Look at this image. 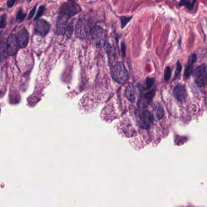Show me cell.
<instances>
[{"instance_id": "cell-1", "label": "cell", "mask_w": 207, "mask_h": 207, "mask_svg": "<svg viewBox=\"0 0 207 207\" xmlns=\"http://www.w3.org/2000/svg\"><path fill=\"white\" fill-rule=\"evenodd\" d=\"M112 78L117 83L125 84L128 79V72L124 65L121 62H118L113 65L111 69Z\"/></svg>"}, {"instance_id": "cell-2", "label": "cell", "mask_w": 207, "mask_h": 207, "mask_svg": "<svg viewBox=\"0 0 207 207\" xmlns=\"http://www.w3.org/2000/svg\"><path fill=\"white\" fill-rule=\"evenodd\" d=\"M106 38V32L102 27L96 26L92 29L91 31V40L94 45L97 47H102L105 44Z\"/></svg>"}, {"instance_id": "cell-3", "label": "cell", "mask_w": 207, "mask_h": 207, "mask_svg": "<svg viewBox=\"0 0 207 207\" xmlns=\"http://www.w3.org/2000/svg\"><path fill=\"white\" fill-rule=\"evenodd\" d=\"M193 77L195 83L200 87L207 84V69L204 65L197 67L193 72Z\"/></svg>"}, {"instance_id": "cell-4", "label": "cell", "mask_w": 207, "mask_h": 207, "mask_svg": "<svg viewBox=\"0 0 207 207\" xmlns=\"http://www.w3.org/2000/svg\"><path fill=\"white\" fill-rule=\"evenodd\" d=\"M89 32L90 29L88 22L83 18L79 19L75 26V35L77 37L81 39H86L88 38Z\"/></svg>"}, {"instance_id": "cell-5", "label": "cell", "mask_w": 207, "mask_h": 207, "mask_svg": "<svg viewBox=\"0 0 207 207\" xmlns=\"http://www.w3.org/2000/svg\"><path fill=\"white\" fill-rule=\"evenodd\" d=\"M80 10L81 9L79 5L74 1L64 3L61 5L59 14L66 15L70 18L77 14Z\"/></svg>"}, {"instance_id": "cell-6", "label": "cell", "mask_w": 207, "mask_h": 207, "mask_svg": "<svg viewBox=\"0 0 207 207\" xmlns=\"http://www.w3.org/2000/svg\"><path fill=\"white\" fill-rule=\"evenodd\" d=\"M70 19L66 15L59 14L57 21L56 34L63 35L67 31L68 28V20Z\"/></svg>"}, {"instance_id": "cell-7", "label": "cell", "mask_w": 207, "mask_h": 207, "mask_svg": "<svg viewBox=\"0 0 207 207\" xmlns=\"http://www.w3.org/2000/svg\"><path fill=\"white\" fill-rule=\"evenodd\" d=\"M153 115L150 111L145 110L140 114V124L139 126L145 130L151 127L153 122Z\"/></svg>"}, {"instance_id": "cell-8", "label": "cell", "mask_w": 207, "mask_h": 207, "mask_svg": "<svg viewBox=\"0 0 207 207\" xmlns=\"http://www.w3.org/2000/svg\"><path fill=\"white\" fill-rule=\"evenodd\" d=\"M51 25L44 20H39L37 21L35 26V32L42 37L48 33L50 31Z\"/></svg>"}, {"instance_id": "cell-9", "label": "cell", "mask_w": 207, "mask_h": 207, "mask_svg": "<svg viewBox=\"0 0 207 207\" xmlns=\"http://www.w3.org/2000/svg\"><path fill=\"white\" fill-rule=\"evenodd\" d=\"M7 48L8 55L9 56H14L15 55L17 51L18 46V40L16 35L14 34H10L7 39Z\"/></svg>"}, {"instance_id": "cell-10", "label": "cell", "mask_w": 207, "mask_h": 207, "mask_svg": "<svg viewBox=\"0 0 207 207\" xmlns=\"http://www.w3.org/2000/svg\"><path fill=\"white\" fill-rule=\"evenodd\" d=\"M173 94L178 101L183 102L187 96L185 87L182 84H177L174 88Z\"/></svg>"}, {"instance_id": "cell-11", "label": "cell", "mask_w": 207, "mask_h": 207, "mask_svg": "<svg viewBox=\"0 0 207 207\" xmlns=\"http://www.w3.org/2000/svg\"><path fill=\"white\" fill-rule=\"evenodd\" d=\"M18 46L21 49L25 48L29 43V35L26 29H22L18 33L17 37Z\"/></svg>"}, {"instance_id": "cell-12", "label": "cell", "mask_w": 207, "mask_h": 207, "mask_svg": "<svg viewBox=\"0 0 207 207\" xmlns=\"http://www.w3.org/2000/svg\"><path fill=\"white\" fill-rule=\"evenodd\" d=\"M126 96L130 101L134 102L139 96V89L133 84L129 85L126 90Z\"/></svg>"}, {"instance_id": "cell-13", "label": "cell", "mask_w": 207, "mask_h": 207, "mask_svg": "<svg viewBox=\"0 0 207 207\" xmlns=\"http://www.w3.org/2000/svg\"><path fill=\"white\" fill-rule=\"evenodd\" d=\"M196 55L195 54L191 55L190 56V58H189L184 73V76L186 79L188 78L190 76L192 72V68L193 66V64L195 62V61H196Z\"/></svg>"}, {"instance_id": "cell-14", "label": "cell", "mask_w": 207, "mask_h": 207, "mask_svg": "<svg viewBox=\"0 0 207 207\" xmlns=\"http://www.w3.org/2000/svg\"><path fill=\"white\" fill-rule=\"evenodd\" d=\"M106 53H107V54H108V60H109V62H112V63L114 61L115 59V56H116V52H115V47H114V45L108 44L106 46Z\"/></svg>"}, {"instance_id": "cell-15", "label": "cell", "mask_w": 207, "mask_h": 207, "mask_svg": "<svg viewBox=\"0 0 207 207\" xmlns=\"http://www.w3.org/2000/svg\"><path fill=\"white\" fill-rule=\"evenodd\" d=\"M196 1V0H193V1H190V0H181L179 3V5H183V6L186 7L188 10H193Z\"/></svg>"}, {"instance_id": "cell-16", "label": "cell", "mask_w": 207, "mask_h": 207, "mask_svg": "<svg viewBox=\"0 0 207 207\" xmlns=\"http://www.w3.org/2000/svg\"><path fill=\"white\" fill-rule=\"evenodd\" d=\"M156 115L158 119H161L164 115V111L161 104H156L154 107Z\"/></svg>"}, {"instance_id": "cell-17", "label": "cell", "mask_w": 207, "mask_h": 207, "mask_svg": "<svg viewBox=\"0 0 207 207\" xmlns=\"http://www.w3.org/2000/svg\"><path fill=\"white\" fill-rule=\"evenodd\" d=\"M26 16V14L21 9H19L16 15V20L18 22H21L24 21Z\"/></svg>"}, {"instance_id": "cell-18", "label": "cell", "mask_w": 207, "mask_h": 207, "mask_svg": "<svg viewBox=\"0 0 207 207\" xmlns=\"http://www.w3.org/2000/svg\"><path fill=\"white\" fill-rule=\"evenodd\" d=\"M7 53L8 54L7 45H5L3 41H1V60L2 61L4 60V58H5Z\"/></svg>"}, {"instance_id": "cell-19", "label": "cell", "mask_w": 207, "mask_h": 207, "mask_svg": "<svg viewBox=\"0 0 207 207\" xmlns=\"http://www.w3.org/2000/svg\"><path fill=\"white\" fill-rule=\"evenodd\" d=\"M132 19V17H126L125 16H123L120 17V21H121V27L123 29L127 24L128 23L131 21Z\"/></svg>"}, {"instance_id": "cell-20", "label": "cell", "mask_w": 207, "mask_h": 207, "mask_svg": "<svg viewBox=\"0 0 207 207\" xmlns=\"http://www.w3.org/2000/svg\"><path fill=\"white\" fill-rule=\"evenodd\" d=\"M154 94H155V91H154V90L150 91L149 92H147L145 95V100L148 102L151 101V100L153 98L154 96Z\"/></svg>"}, {"instance_id": "cell-21", "label": "cell", "mask_w": 207, "mask_h": 207, "mask_svg": "<svg viewBox=\"0 0 207 207\" xmlns=\"http://www.w3.org/2000/svg\"><path fill=\"white\" fill-rule=\"evenodd\" d=\"M45 9V7L44 5H41V6L39 7L38 10L37 12V14L36 15V16L35 17V20H38L43 15V12Z\"/></svg>"}, {"instance_id": "cell-22", "label": "cell", "mask_w": 207, "mask_h": 207, "mask_svg": "<svg viewBox=\"0 0 207 207\" xmlns=\"http://www.w3.org/2000/svg\"><path fill=\"white\" fill-rule=\"evenodd\" d=\"M171 69L169 67H167L166 69H165V75H164V78H165V80L167 81L169 79L170 77H171Z\"/></svg>"}, {"instance_id": "cell-23", "label": "cell", "mask_w": 207, "mask_h": 207, "mask_svg": "<svg viewBox=\"0 0 207 207\" xmlns=\"http://www.w3.org/2000/svg\"><path fill=\"white\" fill-rule=\"evenodd\" d=\"M6 26V15H3L1 16V22H0V27L3 29Z\"/></svg>"}, {"instance_id": "cell-24", "label": "cell", "mask_w": 207, "mask_h": 207, "mask_svg": "<svg viewBox=\"0 0 207 207\" xmlns=\"http://www.w3.org/2000/svg\"><path fill=\"white\" fill-rule=\"evenodd\" d=\"M154 83V79L151 78H148L146 81V89L150 88Z\"/></svg>"}, {"instance_id": "cell-25", "label": "cell", "mask_w": 207, "mask_h": 207, "mask_svg": "<svg viewBox=\"0 0 207 207\" xmlns=\"http://www.w3.org/2000/svg\"><path fill=\"white\" fill-rule=\"evenodd\" d=\"M181 69H182V67H181V65L180 64V62H177V67H176V73H175V76L176 77L177 76L179 75V74L180 73V71H181Z\"/></svg>"}, {"instance_id": "cell-26", "label": "cell", "mask_w": 207, "mask_h": 207, "mask_svg": "<svg viewBox=\"0 0 207 207\" xmlns=\"http://www.w3.org/2000/svg\"><path fill=\"white\" fill-rule=\"evenodd\" d=\"M35 11H36V7H33L31 10L30 12H29V15L28 16V20H31L32 18L34 16V14L35 13Z\"/></svg>"}, {"instance_id": "cell-27", "label": "cell", "mask_w": 207, "mask_h": 207, "mask_svg": "<svg viewBox=\"0 0 207 207\" xmlns=\"http://www.w3.org/2000/svg\"><path fill=\"white\" fill-rule=\"evenodd\" d=\"M66 32H68V36L71 37L72 34L73 33V27L72 26V25H70L69 26H68Z\"/></svg>"}, {"instance_id": "cell-28", "label": "cell", "mask_w": 207, "mask_h": 207, "mask_svg": "<svg viewBox=\"0 0 207 207\" xmlns=\"http://www.w3.org/2000/svg\"><path fill=\"white\" fill-rule=\"evenodd\" d=\"M16 0H8V3H7V5L8 7H12L14 6V5L15 4V3L16 2Z\"/></svg>"}, {"instance_id": "cell-29", "label": "cell", "mask_w": 207, "mask_h": 207, "mask_svg": "<svg viewBox=\"0 0 207 207\" xmlns=\"http://www.w3.org/2000/svg\"><path fill=\"white\" fill-rule=\"evenodd\" d=\"M125 50H126V45H125V43H122V52L123 56L125 55V52H126Z\"/></svg>"}, {"instance_id": "cell-30", "label": "cell", "mask_w": 207, "mask_h": 207, "mask_svg": "<svg viewBox=\"0 0 207 207\" xmlns=\"http://www.w3.org/2000/svg\"><path fill=\"white\" fill-rule=\"evenodd\" d=\"M70 1H72V0H70Z\"/></svg>"}]
</instances>
